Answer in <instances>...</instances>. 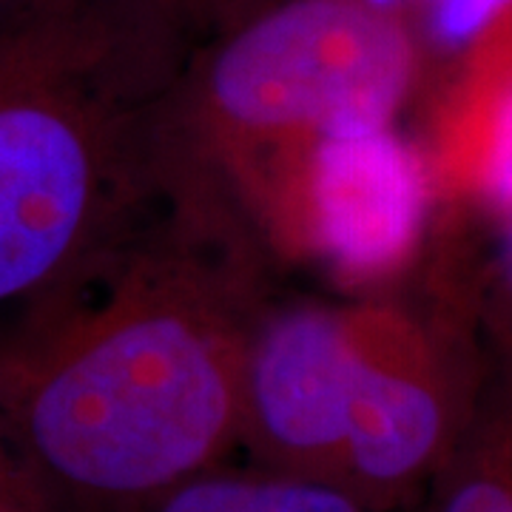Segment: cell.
<instances>
[{
    "label": "cell",
    "mask_w": 512,
    "mask_h": 512,
    "mask_svg": "<svg viewBox=\"0 0 512 512\" xmlns=\"http://www.w3.org/2000/svg\"><path fill=\"white\" fill-rule=\"evenodd\" d=\"M504 265H507V276L512 282V222L507 228V237H504Z\"/></svg>",
    "instance_id": "cell-12"
},
{
    "label": "cell",
    "mask_w": 512,
    "mask_h": 512,
    "mask_svg": "<svg viewBox=\"0 0 512 512\" xmlns=\"http://www.w3.org/2000/svg\"><path fill=\"white\" fill-rule=\"evenodd\" d=\"M427 487L421 512H512V421H470Z\"/></svg>",
    "instance_id": "cell-8"
},
{
    "label": "cell",
    "mask_w": 512,
    "mask_h": 512,
    "mask_svg": "<svg viewBox=\"0 0 512 512\" xmlns=\"http://www.w3.org/2000/svg\"><path fill=\"white\" fill-rule=\"evenodd\" d=\"M350 353L348 308L271 299L251 330L242 370L239 450H248L251 464L336 484Z\"/></svg>",
    "instance_id": "cell-4"
},
{
    "label": "cell",
    "mask_w": 512,
    "mask_h": 512,
    "mask_svg": "<svg viewBox=\"0 0 512 512\" xmlns=\"http://www.w3.org/2000/svg\"><path fill=\"white\" fill-rule=\"evenodd\" d=\"M274 248L180 157L123 254L0 342V419L74 512H128L239 450L242 370Z\"/></svg>",
    "instance_id": "cell-1"
},
{
    "label": "cell",
    "mask_w": 512,
    "mask_h": 512,
    "mask_svg": "<svg viewBox=\"0 0 512 512\" xmlns=\"http://www.w3.org/2000/svg\"><path fill=\"white\" fill-rule=\"evenodd\" d=\"M487 183L495 200L512 205V94L495 114L490 157H487Z\"/></svg>",
    "instance_id": "cell-10"
},
{
    "label": "cell",
    "mask_w": 512,
    "mask_h": 512,
    "mask_svg": "<svg viewBox=\"0 0 512 512\" xmlns=\"http://www.w3.org/2000/svg\"><path fill=\"white\" fill-rule=\"evenodd\" d=\"M399 23L362 0H296L276 9L177 97V137L256 220L316 143L382 131L410 80Z\"/></svg>",
    "instance_id": "cell-3"
},
{
    "label": "cell",
    "mask_w": 512,
    "mask_h": 512,
    "mask_svg": "<svg viewBox=\"0 0 512 512\" xmlns=\"http://www.w3.org/2000/svg\"><path fill=\"white\" fill-rule=\"evenodd\" d=\"M348 316L353 353L336 484L376 512H390L430 484L470 419L433 367L399 353L382 313L348 308Z\"/></svg>",
    "instance_id": "cell-6"
},
{
    "label": "cell",
    "mask_w": 512,
    "mask_h": 512,
    "mask_svg": "<svg viewBox=\"0 0 512 512\" xmlns=\"http://www.w3.org/2000/svg\"><path fill=\"white\" fill-rule=\"evenodd\" d=\"M373 3H387V0H373Z\"/></svg>",
    "instance_id": "cell-13"
},
{
    "label": "cell",
    "mask_w": 512,
    "mask_h": 512,
    "mask_svg": "<svg viewBox=\"0 0 512 512\" xmlns=\"http://www.w3.org/2000/svg\"><path fill=\"white\" fill-rule=\"evenodd\" d=\"M504 3L510 0H439L441 35L453 40L476 35Z\"/></svg>",
    "instance_id": "cell-11"
},
{
    "label": "cell",
    "mask_w": 512,
    "mask_h": 512,
    "mask_svg": "<svg viewBox=\"0 0 512 512\" xmlns=\"http://www.w3.org/2000/svg\"><path fill=\"white\" fill-rule=\"evenodd\" d=\"M0 512H74L0 419Z\"/></svg>",
    "instance_id": "cell-9"
},
{
    "label": "cell",
    "mask_w": 512,
    "mask_h": 512,
    "mask_svg": "<svg viewBox=\"0 0 512 512\" xmlns=\"http://www.w3.org/2000/svg\"><path fill=\"white\" fill-rule=\"evenodd\" d=\"M128 512H376L348 490L319 478L251 464L200 470Z\"/></svg>",
    "instance_id": "cell-7"
},
{
    "label": "cell",
    "mask_w": 512,
    "mask_h": 512,
    "mask_svg": "<svg viewBox=\"0 0 512 512\" xmlns=\"http://www.w3.org/2000/svg\"><path fill=\"white\" fill-rule=\"evenodd\" d=\"M177 97L0 52V342L72 305L123 254L180 163Z\"/></svg>",
    "instance_id": "cell-2"
},
{
    "label": "cell",
    "mask_w": 512,
    "mask_h": 512,
    "mask_svg": "<svg viewBox=\"0 0 512 512\" xmlns=\"http://www.w3.org/2000/svg\"><path fill=\"white\" fill-rule=\"evenodd\" d=\"M424 183L410 148L393 134L330 137L293 171L265 225L279 251H313L345 274L393 268L419 234Z\"/></svg>",
    "instance_id": "cell-5"
}]
</instances>
